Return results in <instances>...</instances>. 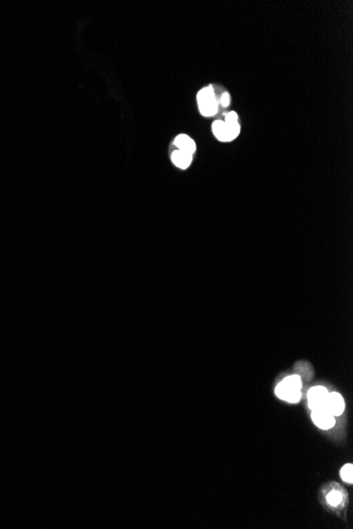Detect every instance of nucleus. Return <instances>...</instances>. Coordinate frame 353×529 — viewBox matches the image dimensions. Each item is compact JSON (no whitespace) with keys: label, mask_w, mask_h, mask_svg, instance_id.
<instances>
[{"label":"nucleus","mask_w":353,"mask_h":529,"mask_svg":"<svg viewBox=\"0 0 353 529\" xmlns=\"http://www.w3.org/2000/svg\"><path fill=\"white\" fill-rule=\"evenodd\" d=\"M340 477H341V479H343V481H345L346 483L352 484V483H353V466H352V464H347L343 468H341Z\"/></svg>","instance_id":"9"},{"label":"nucleus","mask_w":353,"mask_h":529,"mask_svg":"<svg viewBox=\"0 0 353 529\" xmlns=\"http://www.w3.org/2000/svg\"><path fill=\"white\" fill-rule=\"evenodd\" d=\"M301 378L299 375H291L280 382L276 389V395L288 402H298L301 397Z\"/></svg>","instance_id":"1"},{"label":"nucleus","mask_w":353,"mask_h":529,"mask_svg":"<svg viewBox=\"0 0 353 529\" xmlns=\"http://www.w3.org/2000/svg\"><path fill=\"white\" fill-rule=\"evenodd\" d=\"M174 144L177 147L178 150L185 151V152L190 153V154H193V153H195V151H196V144H195V142H193L192 139H190V137L188 135H186V134L178 135L175 139Z\"/></svg>","instance_id":"7"},{"label":"nucleus","mask_w":353,"mask_h":529,"mask_svg":"<svg viewBox=\"0 0 353 529\" xmlns=\"http://www.w3.org/2000/svg\"><path fill=\"white\" fill-rule=\"evenodd\" d=\"M330 392L322 386H317L310 389L308 393V405L309 408L313 411L316 409H328Z\"/></svg>","instance_id":"4"},{"label":"nucleus","mask_w":353,"mask_h":529,"mask_svg":"<svg viewBox=\"0 0 353 529\" xmlns=\"http://www.w3.org/2000/svg\"><path fill=\"white\" fill-rule=\"evenodd\" d=\"M213 133L221 142H231L240 133V126L238 123L230 124L224 121H216L213 126Z\"/></svg>","instance_id":"3"},{"label":"nucleus","mask_w":353,"mask_h":529,"mask_svg":"<svg viewBox=\"0 0 353 529\" xmlns=\"http://www.w3.org/2000/svg\"><path fill=\"white\" fill-rule=\"evenodd\" d=\"M199 110L204 117H213L218 111V100L212 86L203 88L197 95Z\"/></svg>","instance_id":"2"},{"label":"nucleus","mask_w":353,"mask_h":529,"mask_svg":"<svg viewBox=\"0 0 353 529\" xmlns=\"http://www.w3.org/2000/svg\"><path fill=\"white\" fill-rule=\"evenodd\" d=\"M327 501L330 505L337 506L341 502V494L338 491H331L327 496Z\"/></svg>","instance_id":"10"},{"label":"nucleus","mask_w":353,"mask_h":529,"mask_svg":"<svg viewBox=\"0 0 353 529\" xmlns=\"http://www.w3.org/2000/svg\"><path fill=\"white\" fill-rule=\"evenodd\" d=\"M220 102H221V105L223 107L229 106L230 105V95L227 94V93H223L221 98H220Z\"/></svg>","instance_id":"12"},{"label":"nucleus","mask_w":353,"mask_h":529,"mask_svg":"<svg viewBox=\"0 0 353 529\" xmlns=\"http://www.w3.org/2000/svg\"><path fill=\"white\" fill-rule=\"evenodd\" d=\"M312 420L318 428L328 430L333 428L335 425V418L327 408L316 409L312 411Z\"/></svg>","instance_id":"5"},{"label":"nucleus","mask_w":353,"mask_h":529,"mask_svg":"<svg viewBox=\"0 0 353 529\" xmlns=\"http://www.w3.org/2000/svg\"><path fill=\"white\" fill-rule=\"evenodd\" d=\"M172 161L173 163L180 169H186L189 167L192 161V154L187 153L182 150H177L173 152L172 154Z\"/></svg>","instance_id":"8"},{"label":"nucleus","mask_w":353,"mask_h":529,"mask_svg":"<svg viewBox=\"0 0 353 529\" xmlns=\"http://www.w3.org/2000/svg\"><path fill=\"white\" fill-rule=\"evenodd\" d=\"M224 122H225V123H230V124L238 123V116H237V113L234 112V111H232V112H230V113H227V114H226V117H225Z\"/></svg>","instance_id":"11"},{"label":"nucleus","mask_w":353,"mask_h":529,"mask_svg":"<svg viewBox=\"0 0 353 529\" xmlns=\"http://www.w3.org/2000/svg\"><path fill=\"white\" fill-rule=\"evenodd\" d=\"M328 410L332 413V415L339 416L345 410V401L341 395L337 392H331L329 394Z\"/></svg>","instance_id":"6"}]
</instances>
